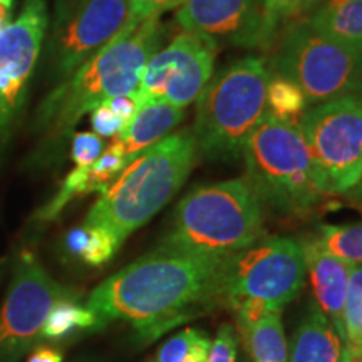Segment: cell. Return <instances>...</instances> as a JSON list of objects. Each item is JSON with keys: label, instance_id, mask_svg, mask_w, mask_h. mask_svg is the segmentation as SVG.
I'll return each instance as SVG.
<instances>
[{"label": "cell", "instance_id": "1", "mask_svg": "<svg viewBox=\"0 0 362 362\" xmlns=\"http://www.w3.org/2000/svg\"><path fill=\"white\" fill-rule=\"evenodd\" d=\"M230 259L160 245L98 285L86 307L96 327L123 320L139 337L155 339L187 320L193 307L221 298Z\"/></svg>", "mask_w": 362, "mask_h": 362}, {"label": "cell", "instance_id": "2", "mask_svg": "<svg viewBox=\"0 0 362 362\" xmlns=\"http://www.w3.org/2000/svg\"><path fill=\"white\" fill-rule=\"evenodd\" d=\"M165 33L161 16H153L139 24L126 22L110 42L40 103L35 117L39 129L52 138L64 136L101 103L134 93L144 66L160 49Z\"/></svg>", "mask_w": 362, "mask_h": 362}, {"label": "cell", "instance_id": "3", "mask_svg": "<svg viewBox=\"0 0 362 362\" xmlns=\"http://www.w3.org/2000/svg\"><path fill=\"white\" fill-rule=\"evenodd\" d=\"M197 151L192 131L168 134L144 149L101 193L84 225L106 228L121 245L178 193Z\"/></svg>", "mask_w": 362, "mask_h": 362}, {"label": "cell", "instance_id": "4", "mask_svg": "<svg viewBox=\"0 0 362 362\" xmlns=\"http://www.w3.org/2000/svg\"><path fill=\"white\" fill-rule=\"evenodd\" d=\"M264 235V208L247 180H226L189 192L175 210L161 245L230 257L253 247Z\"/></svg>", "mask_w": 362, "mask_h": 362}, {"label": "cell", "instance_id": "5", "mask_svg": "<svg viewBox=\"0 0 362 362\" xmlns=\"http://www.w3.org/2000/svg\"><path fill=\"white\" fill-rule=\"evenodd\" d=\"M247 181L262 205L282 215H304L327 194L297 124L265 112L242 148Z\"/></svg>", "mask_w": 362, "mask_h": 362}, {"label": "cell", "instance_id": "6", "mask_svg": "<svg viewBox=\"0 0 362 362\" xmlns=\"http://www.w3.org/2000/svg\"><path fill=\"white\" fill-rule=\"evenodd\" d=\"M270 69L264 59L247 56L211 76L197 99L193 136L208 158H235L267 112Z\"/></svg>", "mask_w": 362, "mask_h": 362}, {"label": "cell", "instance_id": "7", "mask_svg": "<svg viewBox=\"0 0 362 362\" xmlns=\"http://www.w3.org/2000/svg\"><path fill=\"white\" fill-rule=\"evenodd\" d=\"M269 69L296 83L309 104L354 93L362 76V54L317 33L309 21L285 30Z\"/></svg>", "mask_w": 362, "mask_h": 362}, {"label": "cell", "instance_id": "8", "mask_svg": "<svg viewBox=\"0 0 362 362\" xmlns=\"http://www.w3.org/2000/svg\"><path fill=\"white\" fill-rule=\"evenodd\" d=\"M325 194H346L362 173V101L356 94L307 110L297 123Z\"/></svg>", "mask_w": 362, "mask_h": 362}, {"label": "cell", "instance_id": "9", "mask_svg": "<svg viewBox=\"0 0 362 362\" xmlns=\"http://www.w3.org/2000/svg\"><path fill=\"white\" fill-rule=\"evenodd\" d=\"M305 259L292 238L274 237L233 255L226 269L221 298L232 309L259 302L280 312L304 287Z\"/></svg>", "mask_w": 362, "mask_h": 362}, {"label": "cell", "instance_id": "10", "mask_svg": "<svg viewBox=\"0 0 362 362\" xmlns=\"http://www.w3.org/2000/svg\"><path fill=\"white\" fill-rule=\"evenodd\" d=\"M76 298L59 285L30 252L21 253L0 309V362H17L42 339L49 312L59 300Z\"/></svg>", "mask_w": 362, "mask_h": 362}, {"label": "cell", "instance_id": "11", "mask_svg": "<svg viewBox=\"0 0 362 362\" xmlns=\"http://www.w3.org/2000/svg\"><path fill=\"white\" fill-rule=\"evenodd\" d=\"M215 56L216 47L210 40L183 30L149 57L136 96L141 103L160 99L185 110L214 76Z\"/></svg>", "mask_w": 362, "mask_h": 362}, {"label": "cell", "instance_id": "12", "mask_svg": "<svg viewBox=\"0 0 362 362\" xmlns=\"http://www.w3.org/2000/svg\"><path fill=\"white\" fill-rule=\"evenodd\" d=\"M128 0H67L59 8L49 45L51 66L66 79L123 29Z\"/></svg>", "mask_w": 362, "mask_h": 362}, {"label": "cell", "instance_id": "13", "mask_svg": "<svg viewBox=\"0 0 362 362\" xmlns=\"http://www.w3.org/2000/svg\"><path fill=\"white\" fill-rule=\"evenodd\" d=\"M47 24L45 0H25L17 19L8 22L0 34V141L24 103Z\"/></svg>", "mask_w": 362, "mask_h": 362}, {"label": "cell", "instance_id": "14", "mask_svg": "<svg viewBox=\"0 0 362 362\" xmlns=\"http://www.w3.org/2000/svg\"><path fill=\"white\" fill-rule=\"evenodd\" d=\"M175 19L181 29L208 39L216 49L267 47L277 35L267 19L264 0H187Z\"/></svg>", "mask_w": 362, "mask_h": 362}, {"label": "cell", "instance_id": "15", "mask_svg": "<svg viewBox=\"0 0 362 362\" xmlns=\"http://www.w3.org/2000/svg\"><path fill=\"white\" fill-rule=\"evenodd\" d=\"M300 247L304 252L305 270L310 274L317 307L324 312L344 341V305L352 264L330 255L315 238Z\"/></svg>", "mask_w": 362, "mask_h": 362}, {"label": "cell", "instance_id": "16", "mask_svg": "<svg viewBox=\"0 0 362 362\" xmlns=\"http://www.w3.org/2000/svg\"><path fill=\"white\" fill-rule=\"evenodd\" d=\"M183 117V107L160 99L144 101L123 133L112 138L111 146L117 149L129 165L139 153L166 138Z\"/></svg>", "mask_w": 362, "mask_h": 362}, {"label": "cell", "instance_id": "17", "mask_svg": "<svg viewBox=\"0 0 362 362\" xmlns=\"http://www.w3.org/2000/svg\"><path fill=\"white\" fill-rule=\"evenodd\" d=\"M344 341L322 310L312 304L292 339L288 362H341Z\"/></svg>", "mask_w": 362, "mask_h": 362}, {"label": "cell", "instance_id": "18", "mask_svg": "<svg viewBox=\"0 0 362 362\" xmlns=\"http://www.w3.org/2000/svg\"><path fill=\"white\" fill-rule=\"evenodd\" d=\"M312 12L317 33L362 54V0H322Z\"/></svg>", "mask_w": 362, "mask_h": 362}, {"label": "cell", "instance_id": "19", "mask_svg": "<svg viewBox=\"0 0 362 362\" xmlns=\"http://www.w3.org/2000/svg\"><path fill=\"white\" fill-rule=\"evenodd\" d=\"M252 362H285L287 342H285L280 312H269L242 336Z\"/></svg>", "mask_w": 362, "mask_h": 362}, {"label": "cell", "instance_id": "20", "mask_svg": "<svg viewBox=\"0 0 362 362\" xmlns=\"http://www.w3.org/2000/svg\"><path fill=\"white\" fill-rule=\"evenodd\" d=\"M305 94L293 81L272 74L267 88V112L285 123L297 124L307 111Z\"/></svg>", "mask_w": 362, "mask_h": 362}, {"label": "cell", "instance_id": "21", "mask_svg": "<svg viewBox=\"0 0 362 362\" xmlns=\"http://www.w3.org/2000/svg\"><path fill=\"white\" fill-rule=\"evenodd\" d=\"M315 240L330 255L362 265V223L322 225Z\"/></svg>", "mask_w": 362, "mask_h": 362}, {"label": "cell", "instance_id": "22", "mask_svg": "<svg viewBox=\"0 0 362 362\" xmlns=\"http://www.w3.org/2000/svg\"><path fill=\"white\" fill-rule=\"evenodd\" d=\"M96 315L88 307H81L74 298L59 300L42 327L44 339H61L69 336L76 329H96Z\"/></svg>", "mask_w": 362, "mask_h": 362}, {"label": "cell", "instance_id": "23", "mask_svg": "<svg viewBox=\"0 0 362 362\" xmlns=\"http://www.w3.org/2000/svg\"><path fill=\"white\" fill-rule=\"evenodd\" d=\"M344 349L362 351V265H352L344 305Z\"/></svg>", "mask_w": 362, "mask_h": 362}, {"label": "cell", "instance_id": "24", "mask_svg": "<svg viewBox=\"0 0 362 362\" xmlns=\"http://www.w3.org/2000/svg\"><path fill=\"white\" fill-rule=\"evenodd\" d=\"M86 228H88V240H86L81 259L88 265L106 264L107 260L112 259L117 248L121 247L119 242L115 238V235L107 232L106 228H101V226L86 225Z\"/></svg>", "mask_w": 362, "mask_h": 362}, {"label": "cell", "instance_id": "25", "mask_svg": "<svg viewBox=\"0 0 362 362\" xmlns=\"http://www.w3.org/2000/svg\"><path fill=\"white\" fill-rule=\"evenodd\" d=\"M210 342L206 334L198 329H187L183 332L171 337L165 346L160 347L156 354V362H181L185 357L192 354L197 347Z\"/></svg>", "mask_w": 362, "mask_h": 362}, {"label": "cell", "instance_id": "26", "mask_svg": "<svg viewBox=\"0 0 362 362\" xmlns=\"http://www.w3.org/2000/svg\"><path fill=\"white\" fill-rule=\"evenodd\" d=\"M104 143L96 133H76L72 138V161L76 166H89L103 155Z\"/></svg>", "mask_w": 362, "mask_h": 362}, {"label": "cell", "instance_id": "27", "mask_svg": "<svg viewBox=\"0 0 362 362\" xmlns=\"http://www.w3.org/2000/svg\"><path fill=\"white\" fill-rule=\"evenodd\" d=\"M187 0H128V19L126 22L139 24L153 16H161L163 12L178 8Z\"/></svg>", "mask_w": 362, "mask_h": 362}, {"label": "cell", "instance_id": "28", "mask_svg": "<svg viewBox=\"0 0 362 362\" xmlns=\"http://www.w3.org/2000/svg\"><path fill=\"white\" fill-rule=\"evenodd\" d=\"M237 346L238 339L232 325H221L216 339L210 344L206 362H235L237 361Z\"/></svg>", "mask_w": 362, "mask_h": 362}, {"label": "cell", "instance_id": "29", "mask_svg": "<svg viewBox=\"0 0 362 362\" xmlns=\"http://www.w3.org/2000/svg\"><path fill=\"white\" fill-rule=\"evenodd\" d=\"M89 115L94 133L101 136V138H116L117 134H121L126 129L124 121L106 103L99 104Z\"/></svg>", "mask_w": 362, "mask_h": 362}, {"label": "cell", "instance_id": "30", "mask_svg": "<svg viewBox=\"0 0 362 362\" xmlns=\"http://www.w3.org/2000/svg\"><path fill=\"white\" fill-rule=\"evenodd\" d=\"M267 19L272 29L279 33L284 22L300 16V0H264Z\"/></svg>", "mask_w": 362, "mask_h": 362}, {"label": "cell", "instance_id": "31", "mask_svg": "<svg viewBox=\"0 0 362 362\" xmlns=\"http://www.w3.org/2000/svg\"><path fill=\"white\" fill-rule=\"evenodd\" d=\"M27 362H62V354L51 347H39L29 356Z\"/></svg>", "mask_w": 362, "mask_h": 362}, {"label": "cell", "instance_id": "32", "mask_svg": "<svg viewBox=\"0 0 362 362\" xmlns=\"http://www.w3.org/2000/svg\"><path fill=\"white\" fill-rule=\"evenodd\" d=\"M346 194H347V198H349V200L354 203V205L362 208V173H361L359 181H357V183L354 185V188L349 189V192H347Z\"/></svg>", "mask_w": 362, "mask_h": 362}, {"label": "cell", "instance_id": "33", "mask_svg": "<svg viewBox=\"0 0 362 362\" xmlns=\"http://www.w3.org/2000/svg\"><path fill=\"white\" fill-rule=\"evenodd\" d=\"M341 362H362V351H342Z\"/></svg>", "mask_w": 362, "mask_h": 362}, {"label": "cell", "instance_id": "34", "mask_svg": "<svg viewBox=\"0 0 362 362\" xmlns=\"http://www.w3.org/2000/svg\"><path fill=\"white\" fill-rule=\"evenodd\" d=\"M320 2H322V0H300V13L314 11Z\"/></svg>", "mask_w": 362, "mask_h": 362}, {"label": "cell", "instance_id": "35", "mask_svg": "<svg viewBox=\"0 0 362 362\" xmlns=\"http://www.w3.org/2000/svg\"><path fill=\"white\" fill-rule=\"evenodd\" d=\"M13 0H0V13H11Z\"/></svg>", "mask_w": 362, "mask_h": 362}, {"label": "cell", "instance_id": "36", "mask_svg": "<svg viewBox=\"0 0 362 362\" xmlns=\"http://www.w3.org/2000/svg\"><path fill=\"white\" fill-rule=\"evenodd\" d=\"M8 22H11V13H0V34L8 25Z\"/></svg>", "mask_w": 362, "mask_h": 362}, {"label": "cell", "instance_id": "37", "mask_svg": "<svg viewBox=\"0 0 362 362\" xmlns=\"http://www.w3.org/2000/svg\"><path fill=\"white\" fill-rule=\"evenodd\" d=\"M352 94H356L357 98L361 99L362 101V76H361V79H359V83H357V86H356V89H354V93Z\"/></svg>", "mask_w": 362, "mask_h": 362}]
</instances>
